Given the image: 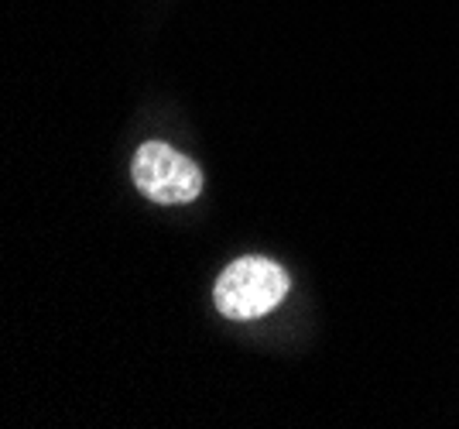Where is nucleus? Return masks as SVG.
Masks as SVG:
<instances>
[{
    "label": "nucleus",
    "mask_w": 459,
    "mask_h": 429,
    "mask_svg": "<svg viewBox=\"0 0 459 429\" xmlns=\"http://www.w3.org/2000/svg\"><path fill=\"white\" fill-rule=\"evenodd\" d=\"M288 295V272L261 254H247V258H237L230 261L223 275L216 278V310L223 312L227 320H257V316H268L281 299Z\"/></svg>",
    "instance_id": "1"
},
{
    "label": "nucleus",
    "mask_w": 459,
    "mask_h": 429,
    "mask_svg": "<svg viewBox=\"0 0 459 429\" xmlns=\"http://www.w3.org/2000/svg\"><path fill=\"white\" fill-rule=\"evenodd\" d=\"M131 179L158 206H182L203 193V172L189 155L165 141H144L137 148Z\"/></svg>",
    "instance_id": "2"
}]
</instances>
